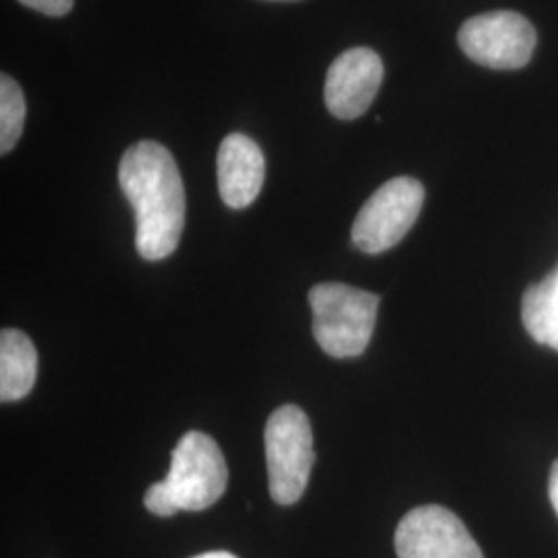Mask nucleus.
I'll return each instance as SVG.
<instances>
[{
    "label": "nucleus",
    "instance_id": "nucleus-1",
    "mask_svg": "<svg viewBox=\"0 0 558 558\" xmlns=\"http://www.w3.org/2000/svg\"><path fill=\"white\" fill-rule=\"evenodd\" d=\"M119 182L135 209L141 257H170L179 246L186 216L184 186L172 154L156 141L135 143L120 160Z\"/></svg>",
    "mask_w": 558,
    "mask_h": 558
},
{
    "label": "nucleus",
    "instance_id": "nucleus-2",
    "mask_svg": "<svg viewBox=\"0 0 558 558\" xmlns=\"http://www.w3.org/2000/svg\"><path fill=\"white\" fill-rule=\"evenodd\" d=\"M228 486V465L218 442L199 430L186 433L172 451L168 476L145 493V507L158 518L179 511H203L221 499Z\"/></svg>",
    "mask_w": 558,
    "mask_h": 558
},
{
    "label": "nucleus",
    "instance_id": "nucleus-3",
    "mask_svg": "<svg viewBox=\"0 0 558 558\" xmlns=\"http://www.w3.org/2000/svg\"><path fill=\"white\" fill-rule=\"evenodd\" d=\"M313 333L320 350L333 359L360 356L377 325L379 296L345 283H317L308 292Z\"/></svg>",
    "mask_w": 558,
    "mask_h": 558
},
{
    "label": "nucleus",
    "instance_id": "nucleus-4",
    "mask_svg": "<svg viewBox=\"0 0 558 558\" xmlns=\"http://www.w3.org/2000/svg\"><path fill=\"white\" fill-rule=\"evenodd\" d=\"M269 493L278 505H294L304 495L315 463L313 428L299 405H281L265 426Z\"/></svg>",
    "mask_w": 558,
    "mask_h": 558
},
{
    "label": "nucleus",
    "instance_id": "nucleus-5",
    "mask_svg": "<svg viewBox=\"0 0 558 558\" xmlns=\"http://www.w3.org/2000/svg\"><path fill=\"white\" fill-rule=\"evenodd\" d=\"M424 205L420 180L398 177L377 189L352 226V242L362 253L379 255L393 248L418 220Z\"/></svg>",
    "mask_w": 558,
    "mask_h": 558
},
{
    "label": "nucleus",
    "instance_id": "nucleus-6",
    "mask_svg": "<svg viewBox=\"0 0 558 558\" xmlns=\"http://www.w3.org/2000/svg\"><path fill=\"white\" fill-rule=\"evenodd\" d=\"M459 46L468 59L488 69L515 71L525 66L536 50V29L513 11L482 13L461 25Z\"/></svg>",
    "mask_w": 558,
    "mask_h": 558
},
{
    "label": "nucleus",
    "instance_id": "nucleus-7",
    "mask_svg": "<svg viewBox=\"0 0 558 558\" xmlns=\"http://www.w3.org/2000/svg\"><path fill=\"white\" fill-rule=\"evenodd\" d=\"M398 558H484L463 521L439 505L410 511L396 532Z\"/></svg>",
    "mask_w": 558,
    "mask_h": 558
},
{
    "label": "nucleus",
    "instance_id": "nucleus-8",
    "mask_svg": "<svg viewBox=\"0 0 558 558\" xmlns=\"http://www.w3.org/2000/svg\"><path fill=\"white\" fill-rule=\"evenodd\" d=\"M385 66L371 48H350L341 52L327 71L325 104L341 120L360 119L377 98Z\"/></svg>",
    "mask_w": 558,
    "mask_h": 558
},
{
    "label": "nucleus",
    "instance_id": "nucleus-9",
    "mask_svg": "<svg viewBox=\"0 0 558 558\" xmlns=\"http://www.w3.org/2000/svg\"><path fill=\"white\" fill-rule=\"evenodd\" d=\"M265 180V158L259 145L242 133L221 141L218 151V184L223 203L244 209L259 197Z\"/></svg>",
    "mask_w": 558,
    "mask_h": 558
},
{
    "label": "nucleus",
    "instance_id": "nucleus-10",
    "mask_svg": "<svg viewBox=\"0 0 558 558\" xmlns=\"http://www.w3.org/2000/svg\"><path fill=\"white\" fill-rule=\"evenodd\" d=\"M38 352L32 339L17 329L0 333V401H17L36 385Z\"/></svg>",
    "mask_w": 558,
    "mask_h": 558
},
{
    "label": "nucleus",
    "instance_id": "nucleus-11",
    "mask_svg": "<svg viewBox=\"0 0 558 558\" xmlns=\"http://www.w3.org/2000/svg\"><path fill=\"white\" fill-rule=\"evenodd\" d=\"M521 319L532 338L558 352V265L527 288L521 300Z\"/></svg>",
    "mask_w": 558,
    "mask_h": 558
},
{
    "label": "nucleus",
    "instance_id": "nucleus-12",
    "mask_svg": "<svg viewBox=\"0 0 558 558\" xmlns=\"http://www.w3.org/2000/svg\"><path fill=\"white\" fill-rule=\"evenodd\" d=\"M25 96L20 83L2 73L0 77V154L7 156L15 149L25 124Z\"/></svg>",
    "mask_w": 558,
    "mask_h": 558
},
{
    "label": "nucleus",
    "instance_id": "nucleus-13",
    "mask_svg": "<svg viewBox=\"0 0 558 558\" xmlns=\"http://www.w3.org/2000/svg\"><path fill=\"white\" fill-rule=\"evenodd\" d=\"M20 2L38 11L41 15H48V17H62L75 4V0H20Z\"/></svg>",
    "mask_w": 558,
    "mask_h": 558
},
{
    "label": "nucleus",
    "instance_id": "nucleus-14",
    "mask_svg": "<svg viewBox=\"0 0 558 558\" xmlns=\"http://www.w3.org/2000/svg\"><path fill=\"white\" fill-rule=\"evenodd\" d=\"M548 495H550V502L555 507L558 515V461L553 463V470H550V482H548Z\"/></svg>",
    "mask_w": 558,
    "mask_h": 558
},
{
    "label": "nucleus",
    "instance_id": "nucleus-15",
    "mask_svg": "<svg viewBox=\"0 0 558 558\" xmlns=\"http://www.w3.org/2000/svg\"><path fill=\"white\" fill-rule=\"evenodd\" d=\"M193 558H239L234 557L232 553H226V550H214V553H205V555H199V557Z\"/></svg>",
    "mask_w": 558,
    "mask_h": 558
}]
</instances>
